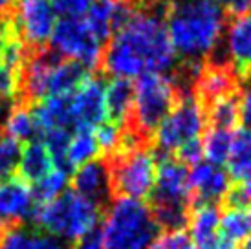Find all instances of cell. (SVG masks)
Here are the masks:
<instances>
[{"label":"cell","instance_id":"1","mask_svg":"<svg viewBox=\"0 0 251 249\" xmlns=\"http://www.w3.org/2000/svg\"><path fill=\"white\" fill-rule=\"evenodd\" d=\"M165 26V6L149 0L112 35L101 64L112 79H140L149 74H169L176 66Z\"/></svg>","mask_w":251,"mask_h":249},{"label":"cell","instance_id":"2","mask_svg":"<svg viewBox=\"0 0 251 249\" xmlns=\"http://www.w3.org/2000/svg\"><path fill=\"white\" fill-rule=\"evenodd\" d=\"M165 26L176 57L205 64L224 39L227 13L218 0H167Z\"/></svg>","mask_w":251,"mask_h":249},{"label":"cell","instance_id":"3","mask_svg":"<svg viewBox=\"0 0 251 249\" xmlns=\"http://www.w3.org/2000/svg\"><path fill=\"white\" fill-rule=\"evenodd\" d=\"M105 209L96 201L86 200L74 191H66L59 198L35 205L31 220L42 233L61 242H74L98 229V222Z\"/></svg>","mask_w":251,"mask_h":249},{"label":"cell","instance_id":"4","mask_svg":"<svg viewBox=\"0 0 251 249\" xmlns=\"http://www.w3.org/2000/svg\"><path fill=\"white\" fill-rule=\"evenodd\" d=\"M156 231L151 207L130 198H114L101 229L105 249H149Z\"/></svg>","mask_w":251,"mask_h":249},{"label":"cell","instance_id":"5","mask_svg":"<svg viewBox=\"0 0 251 249\" xmlns=\"http://www.w3.org/2000/svg\"><path fill=\"white\" fill-rule=\"evenodd\" d=\"M180 88L169 74H149L134 83V103L128 128L149 139L180 99Z\"/></svg>","mask_w":251,"mask_h":249},{"label":"cell","instance_id":"6","mask_svg":"<svg viewBox=\"0 0 251 249\" xmlns=\"http://www.w3.org/2000/svg\"><path fill=\"white\" fill-rule=\"evenodd\" d=\"M106 165L112 198L141 200L152 193L158 161L147 145L130 152L116 154L106 159Z\"/></svg>","mask_w":251,"mask_h":249},{"label":"cell","instance_id":"7","mask_svg":"<svg viewBox=\"0 0 251 249\" xmlns=\"http://www.w3.org/2000/svg\"><path fill=\"white\" fill-rule=\"evenodd\" d=\"M207 128L205 106L193 92H183L167 118L154 132V145L163 154L176 152L181 145L200 139Z\"/></svg>","mask_w":251,"mask_h":249},{"label":"cell","instance_id":"8","mask_svg":"<svg viewBox=\"0 0 251 249\" xmlns=\"http://www.w3.org/2000/svg\"><path fill=\"white\" fill-rule=\"evenodd\" d=\"M51 51L64 61H72L86 70L101 64L105 46L94 35L84 19H59L50 37Z\"/></svg>","mask_w":251,"mask_h":249},{"label":"cell","instance_id":"9","mask_svg":"<svg viewBox=\"0 0 251 249\" xmlns=\"http://www.w3.org/2000/svg\"><path fill=\"white\" fill-rule=\"evenodd\" d=\"M9 21L13 33L31 51L44 50L57 24V13L51 0H15Z\"/></svg>","mask_w":251,"mask_h":249},{"label":"cell","instance_id":"10","mask_svg":"<svg viewBox=\"0 0 251 249\" xmlns=\"http://www.w3.org/2000/svg\"><path fill=\"white\" fill-rule=\"evenodd\" d=\"M70 119L75 130H96L106 121L105 83L98 77L88 75L70 94Z\"/></svg>","mask_w":251,"mask_h":249},{"label":"cell","instance_id":"11","mask_svg":"<svg viewBox=\"0 0 251 249\" xmlns=\"http://www.w3.org/2000/svg\"><path fill=\"white\" fill-rule=\"evenodd\" d=\"M191 203L189 171L176 158L161 159L156 167V180L151 205H187Z\"/></svg>","mask_w":251,"mask_h":249},{"label":"cell","instance_id":"12","mask_svg":"<svg viewBox=\"0 0 251 249\" xmlns=\"http://www.w3.org/2000/svg\"><path fill=\"white\" fill-rule=\"evenodd\" d=\"M35 211L33 189L21 178H11L0 183V233L22 227Z\"/></svg>","mask_w":251,"mask_h":249},{"label":"cell","instance_id":"13","mask_svg":"<svg viewBox=\"0 0 251 249\" xmlns=\"http://www.w3.org/2000/svg\"><path fill=\"white\" fill-rule=\"evenodd\" d=\"M231 189L229 173L220 165L200 161L189 171V191L193 203H213L222 201Z\"/></svg>","mask_w":251,"mask_h":249},{"label":"cell","instance_id":"14","mask_svg":"<svg viewBox=\"0 0 251 249\" xmlns=\"http://www.w3.org/2000/svg\"><path fill=\"white\" fill-rule=\"evenodd\" d=\"M130 0H96L83 19L103 44H108L116 33L132 15Z\"/></svg>","mask_w":251,"mask_h":249},{"label":"cell","instance_id":"15","mask_svg":"<svg viewBox=\"0 0 251 249\" xmlns=\"http://www.w3.org/2000/svg\"><path fill=\"white\" fill-rule=\"evenodd\" d=\"M227 64L237 74L251 79V13L235 17L224 31Z\"/></svg>","mask_w":251,"mask_h":249},{"label":"cell","instance_id":"16","mask_svg":"<svg viewBox=\"0 0 251 249\" xmlns=\"http://www.w3.org/2000/svg\"><path fill=\"white\" fill-rule=\"evenodd\" d=\"M198 99L209 104L220 97L233 96L238 88V74L227 62H211L203 64L195 81Z\"/></svg>","mask_w":251,"mask_h":249},{"label":"cell","instance_id":"17","mask_svg":"<svg viewBox=\"0 0 251 249\" xmlns=\"http://www.w3.org/2000/svg\"><path fill=\"white\" fill-rule=\"evenodd\" d=\"M72 187H74V193L86 200L96 201L103 207L108 198H112L110 174H108L106 159H94L77 167L72 176Z\"/></svg>","mask_w":251,"mask_h":249},{"label":"cell","instance_id":"18","mask_svg":"<svg viewBox=\"0 0 251 249\" xmlns=\"http://www.w3.org/2000/svg\"><path fill=\"white\" fill-rule=\"evenodd\" d=\"M134 103V84L126 79H110L105 84L106 119L125 126L130 119Z\"/></svg>","mask_w":251,"mask_h":249},{"label":"cell","instance_id":"19","mask_svg":"<svg viewBox=\"0 0 251 249\" xmlns=\"http://www.w3.org/2000/svg\"><path fill=\"white\" fill-rule=\"evenodd\" d=\"M88 75L90 74L84 66L72 61H64V59L59 57L53 70H51V74H50L46 97L70 96L79 88V84L83 83Z\"/></svg>","mask_w":251,"mask_h":249},{"label":"cell","instance_id":"20","mask_svg":"<svg viewBox=\"0 0 251 249\" xmlns=\"http://www.w3.org/2000/svg\"><path fill=\"white\" fill-rule=\"evenodd\" d=\"M0 249H68L66 244L39 229L13 227L0 233Z\"/></svg>","mask_w":251,"mask_h":249},{"label":"cell","instance_id":"21","mask_svg":"<svg viewBox=\"0 0 251 249\" xmlns=\"http://www.w3.org/2000/svg\"><path fill=\"white\" fill-rule=\"evenodd\" d=\"M53 159L42 145V141H29L26 147H22L21 163H19V173L21 180L26 183H37L44 178L46 174L53 169Z\"/></svg>","mask_w":251,"mask_h":249},{"label":"cell","instance_id":"22","mask_svg":"<svg viewBox=\"0 0 251 249\" xmlns=\"http://www.w3.org/2000/svg\"><path fill=\"white\" fill-rule=\"evenodd\" d=\"M220 209L213 203H196L195 207L189 211V229H191V238L195 246L209 240L218 235L220 227Z\"/></svg>","mask_w":251,"mask_h":249},{"label":"cell","instance_id":"23","mask_svg":"<svg viewBox=\"0 0 251 249\" xmlns=\"http://www.w3.org/2000/svg\"><path fill=\"white\" fill-rule=\"evenodd\" d=\"M4 128H6L7 138L15 139V141H35L37 134V124L35 118H33V112L26 103L21 104H13L9 112L4 118Z\"/></svg>","mask_w":251,"mask_h":249},{"label":"cell","instance_id":"24","mask_svg":"<svg viewBox=\"0 0 251 249\" xmlns=\"http://www.w3.org/2000/svg\"><path fill=\"white\" fill-rule=\"evenodd\" d=\"M227 173L235 180H242L251 171V130H238L233 134L229 156H227Z\"/></svg>","mask_w":251,"mask_h":249},{"label":"cell","instance_id":"25","mask_svg":"<svg viewBox=\"0 0 251 249\" xmlns=\"http://www.w3.org/2000/svg\"><path fill=\"white\" fill-rule=\"evenodd\" d=\"M99 154V147L94 130H75L70 136L66 149V169H77L88 161H94Z\"/></svg>","mask_w":251,"mask_h":249},{"label":"cell","instance_id":"26","mask_svg":"<svg viewBox=\"0 0 251 249\" xmlns=\"http://www.w3.org/2000/svg\"><path fill=\"white\" fill-rule=\"evenodd\" d=\"M220 236L227 242H246L251 236V213L250 209H227L220 216Z\"/></svg>","mask_w":251,"mask_h":249},{"label":"cell","instance_id":"27","mask_svg":"<svg viewBox=\"0 0 251 249\" xmlns=\"http://www.w3.org/2000/svg\"><path fill=\"white\" fill-rule=\"evenodd\" d=\"M200 141H202V152L205 156V161L222 167V163H226L227 156H229L233 132L209 126V128H205L203 139H200Z\"/></svg>","mask_w":251,"mask_h":249},{"label":"cell","instance_id":"28","mask_svg":"<svg viewBox=\"0 0 251 249\" xmlns=\"http://www.w3.org/2000/svg\"><path fill=\"white\" fill-rule=\"evenodd\" d=\"M207 123L215 128L233 130V126L238 123V96H226L216 99L205 106Z\"/></svg>","mask_w":251,"mask_h":249},{"label":"cell","instance_id":"29","mask_svg":"<svg viewBox=\"0 0 251 249\" xmlns=\"http://www.w3.org/2000/svg\"><path fill=\"white\" fill-rule=\"evenodd\" d=\"M68 171L64 169H59V167H53L44 178L33 183V196H35V201L39 203H48V201L59 198L63 193H66V185H68Z\"/></svg>","mask_w":251,"mask_h":249},{"label":"cell","instance_id":"30","mask_svg":"<svg viewBox=\"0 0 251 249\" xmlns=\"http://www.w3.org/2000/svg\"><path fill=\"white\" fill-rule=\"evenodd\" d=\"M22 156V143L15 139L0 138V181L11 180L19 173V163Z\"/></svg>","mask_w":251,"mask_h":249},{"label":"cell","instance_id":"31","mask_svg":"<svg viewBox=\"0 0 251 249\" xmlns=\"http://www.w3.org/2000/svg\"><path fill=\"white\" fill-rule=\"evenodd\" d=\"M123 134H125V126H119V124L112 123V121H105V123L99 124L98 128L94 130L99 152H105L108 158L118 154L121 141H123Z\"/></svg>","mask_w":251,"mask_h":249},{"label":"cell","instance_id":"32","mask_svg":"<svg viewBox=\"0 0 251 249\" xmlns=\"http://www.w3.org/2000/svg\"><path fill=\"white\" fill-rule=\"evenodd\" d=\"M21 68L0 59V101H13L21 94Z\"/></svg>","mask_w":251,"mask_h":249},{"label":"cell","instance_id":"33","mask_svg":"<svg viewBox=\"0 0 251 249\" xmlns=\"http://www.w3.org/2000/svg\"><path fill=\"white\" fill-rule=\"evenodd\" d=\"M149 249H196V246L183 231H165L154 238Z\"/></svg>","mask_w":251,"mask_h":249},{"label":"cell","instance_id":"34","mask_svg":"<svg viewBox=\"0 0 251 249\" xmlns=\"http://www.w3.org/2000/svg\"><path fill=\"white\" fill-rule=\"evenodd\" d=\"M96 0H51L55 13L61 19H81L94 6Z\"/></svg>","mask_w":251,"mask_h":249},{"label":"cell","instance_id":"35","mask_svg":"<svg viewBox=\"0 0 251 249\" xmlns=\"http://www.w3.org/2000/svg\"><path fill=\"white\" fill-rule=\"evenodd\" d=\"M203 152H202V141L200 139H195V141H189L185 145H181L178 150H176V159L183 163V165H196L200 163Z\"/></svg>","mask_w":251,"mask_h":249},{"label":"cell","instance_id":"36","mask_svg":"<svg viewBox=\"0 0 251 249\" xmlns=\"http://www.w3.org/2000/svg\"><path fill=\"white\" fill-rule=\"evenodd\" d=\"M238 121H242L246 130H251V79L244 92L238 96Z\"/></svg>","mask_w":251,"mask_h":249},{"label":"cell","instance_id":"37","mask_svg":"<svg viewBox=\"0 0 251 249\" xmlns=\"http://www.w3.org/2000/svg\"><path fill=\"white\" fill-rule=\"evenodd\" d=\"M74 249H105V240H103L101 229H94L92 233L79 238Z\"/></svg>","mask_w":251,"mask_h":249},{"label":"cell","instance_id":"38","mask_svg":"<svg viewBox=\"0 0 251 249\" xmlns=\"http://www.w3.org/2000/svg\"><path fill=\"white\" fill-rule=\"evenodd\" d=\"M218 4L224 7L226 13H231V15H235V17H238V15L248 13L251 0H218Z\"/></svg>","mask_w":251,"mask_h":249},{"label":"cell","instance_id":"39","mask_svg":"<svg viewBox=\"0 0 251 249\" xmlns=\"http://www.w3.org/2000/svg\"><path fill=\"white\" fill-rule=\"evenodd\" d=\"M196 249H237V246L227 242V240H224L220 235H216L213 238H209V240H205V242L198 244Z\"/></svg>","mask_w":251,"mask_h":249},{"label":"cell","instance_id":"40","mask_svg":"<svg viewBox=\"0 0 251 249\" xmlns=\"http://www.w3.org/2000/svg\"><path fill=\"white\" fill-rule=\"evenodd\" d=\"M11 33H13V29H11L9 21L7 19H0V53H2V50L6 46L7 39L11 37Z\"/></svg>","mask_w":251,"mask_h":249},{"label":"cell","instance_id":"41","mask_svg":"<svg viewBox=\"0 0 251 249\" xmlns=\"http://www.w3.org/2000/svg\"><path fill=\"white\" fill-rule=\"evenodd\" d=\"M238 187L242 189V193L246 194V198L251 201V171L248 174H246L244 178L240 180V183H238Z\"/></svg>","mask_w":251,"mask_h":249},{"label":"cell","instance_id":"42","mask_svg":"<svg viewBox=\"0 0 251 249\" xmlns=\"http://www.w3.org/2000/svg\"><path fill=\"white\" fill-rule=\"evenodd\" d=\"M13 6H15V0H0V19L6 17L7 13H11Z\"/></svg>","mask_w":251,"mask_h":249},{"label":"cell","instance_id":"43","mask_svg":"<svg viewBox=\"0 0 251 249\" xmlns=\"http://www.w3.org/2000/svg\"><path fill=\"white\" fill-rule=\"evenodd\" d=\"M244 249H251V236L244 242Z\"/></svg>","mask_w":251,"mask_h":249},{"label":"cell","instance_id":"44","mask_svg":"<svg viewBox=\"0 0 251 249\" xmlns=\"http://www.w3.org/2000/svg\"><path fill=\"white\" fill-rule=\"evenodd\" d=\"M250 9H251V4H250Z\"/></svg>","mask_w":251,"mask_h":249},{"label":"cell","instance_id":"45","mask_svg":"<svg viewBox=\"0 0 251 249\" xmlns=\"http://www.w3.org/2000/svg\"><path fill=\"white\" fill-rule=\"evenodd\" d=\"M250 213H251V209H250Z\"/></svg>","mask_w":251,"mask_h":249}]
</instances>
